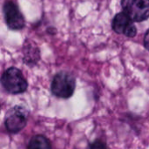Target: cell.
Returning <instances> with one entry per match:
<instances>
[{"instance_id":"obj_1","label":"cell","mask_w":149,"mask_h":149,"mask_svg":"<svg viewBox=\"0 0 149 149\" xmlns=\"http://www.w3.org/2000/svg\"><path fill=\"white\" fill-rule=\"evenodd\" d=\"M2 85L11 94H20L27 90L28 83L22 72L16 67H10L2 75Z\"/></svg>"},{"instance_id":"obj_5","label":"cell","mask_w":149,"mask_h":149,"mask_svg":"<svg viewBox=\"0 0 149 149\" xmlns=\"http://www.w3.org/2000/svg\"><path fill=\"white\" fill-rule=\"evenodd\" d=\"M5 24L10 30H21L24 27L25 21L17 5L12 0H6L3 7Z\"/></svg>"},{"instance_id":"obj_3","label":"cell","mask_w":149,"mask_h":149,"mask_svg":"<svg viewBox=\"0 0 149 149\" xmlns=\"http://www.w3.org/2000/svg\"><path fill=\"white\" fill-rule=\"evenodd\" d=\"M27 124V112L22 107L16 106L7 111L4 126L8 132L17 134L23 130Z\"/></svg>"},{"instance_id":"obj_9","label":"cell","mask_w":149,"mask_h":149,"mask_svg":"<svg viewBox=\"0 0 149 149\" xmlns=\"http://www.w3.org/2000/svg\"><path fill=\"white\" fill-rule=\"evenodd\" d=\"M144 45L146 49H148L149 51V30L146 32L145 37H144Z\"/></svg>"},{"instance_id":"obj_4","label":"cell","mask_w":149,"mask_h":149,"mask_svg":"<svg viewBox=\"0 0 149 149\" xmlns=\"http://www.w3.org/2000/svg\"><path fill=\"white\" fill-rule=\"evenodd\" d=\"M121 6L133 21L142 22L149 17V0H121Z\"/></svg>"},{"instance_id":"obj_7","label":"cell","mask_w":149,"mask_h":149,"mask_svg":"<svg viewBox=\"0 0 149 149\" xmlns=\"http://www.w3.org/2000/svg\"><path fill=\"white\" fill-rule=\"evenodd\" d=\"M27 149H52V148L46 137L44 135H36L31 139Z\"/></svg>"},{"instance_id":"obj_8","label":"cell","mask_w":149,"mask_h":149,"mask_svg":"<svg viewBox=\"0 0 149 149\" xmlns=\"http://www.w3.org/2000/svg\"><path fill=\"white\" fill-rule=\"evenodd\" d=\"M88 149H107V147L101 140H95L89 145Z\"/></svg>"},{"instance_id":"obj_6","label":"cell","mask_w":149,"mask_h":149,"mask_svg":"<svg viewBox=\"0 0 149 149\" xmlns=\"http://www.w3.org/2000/svg\"><path fill=\"white\" fill-rule=\"evenodd\" d=\"M112 28L116 33L125 35L128 38H133L137 33V29L133 23V19L124 11L115 15L112 22Z\"/></svg>"},{"instance_id":"obj_2","label":"cell","mask_w":149,"mask_h":149,"mask_svg":"<svg viewBox=\"0 0 149 149\" xmlns=\"http://www.w3.org/2000/svg\"><path fill=\"white\" fill-rule=\"evenodd\" d=\"M76 87V80L72 74L67 72L57 73L51 85V90L53 95L61 99L72 97Z\"/></svg>"}]
</instances>
